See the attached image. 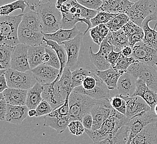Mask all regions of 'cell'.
<instances>
[{"label":"cell","mask_w":157,"mask_h":144,"mask_svg":"<svg viewBox=\"0 0 157 144\" xmlns=\"http://www.w3.org/2000/svg\"><path fill=\"white\" fill-rule=\"evenodd\" d=\"M129 120L125 115L113 109L110 116L99 129L95 131L85 129V132L94 142L103 141L115 134L123 126L127 125Z\"/></svg>","instance_id":"1"},{"label":"cell","mask_w":157,"mask_h":144,"mask_svg":"<svg viewBox=\"0 0 157 144\" xmlns=\"http://www.w3.org/2000/svg\"><path fill=\"white\" fill-rule=\"evenodd\" d=\"M41 1L35 12L39 16L42 23V33H54L61 28L62 14L56 7V1Z\"/></svg>","instance_id":"2"},{"label":"cell","mask_w":157,"mask_h":144,"mask_svg":"<svg viewBox=\"0 0 157 144\" xmlns=\"http://www.w3.org/2000/svg\"><path fill=\"white\" fill-rule=\"evenodd\" d=\"M24 14L0 16V45L16 47L20 44L18 30Z\"/></svg>","instance_id":"3"},{"label":"cell","mask_w":157,"mask_h":144,"mask_svg":"<svg viewBox=\"0 0 157 144\" xmlns=\"http://www.w3.org/2000/svg\"><path fill=\"white\" fill-rule=\"evenodd\" d=\"M97 101L83 94L73 90L69 99V116L70 119L72 121L79 120L82 121L85 114L90 113L92 108L97 104Z\"/></svg>","instance_id":"4"},{"label":"cell","mask_w":157,"mask_h":144,"mask_svg":"<svg viewBox=\"0 0 157 144\" xmlns=\"http://www.w3.org/2000/svg\"><path fill=\"white\" fill-rule=\"evenodd\" d=\"M127 72L136 80H142L151 90L157 93V70L136 60L132 64Z\"/></svg>","instance_id":"5"},{"label":"cell","mask_w":157,"mask_h":144,"mask_svg":"<svg viewBox=\"0 0 157 144\" xmlns=\"http://www.w3.org/2000/svg\"><path fill=\"white\" fill-rule=\"evenodd\" d=\"M5 75L9 88L28 90L37 83L31 70L21 72L10 68L6 70Z\"/></svg>","instance_id":"6"},{"label":"cell","mask_w":157,"mask_h":144,"mask_svg":"<svg viewBox=\"0 0 157 144\" xmlns=\"http://www.w3.org/2000/svg\"><path fill=\"white\" fill-rule=\"evenodd\" d=\"M156 4L152 0H137L127 13L133 23L142 27V23L148 16L154 13Z\"/></svg>","instance_id":"7"},{"label":"cell","mask_w":157,"mask_h":144,"mask_svg":"<svg viewBox=\"0 0 157 144\" xmlns=\"http://www.w3.org/2000/svg\"><path fill=\"white\" fill-rule=\"evenodd\" d=\"M157 123V115L154 110H150L130 119L127 124L129 130V135L127 144L132 140L150 124Z\"/></svg>","instance_id":"8"},{"label":"cell","mask_w":157,"mask_h":144,"mask_svg":"<svg viewBox=\"0 0 157 144\" xmlns=\"http://www.w3.org/2000/svg\"><path fill=\"white\" fill-rule=\"evenodd\" d=\"M113 49V46L110 45L108 37L100 45L99 51L94 53L90 46L89 48V54L91 62L96 67L97 70L104 71L111 68V65L108 61V56Z\"/></svg>","instance_id":"9"},{"label":"cell","mask_w":157,"mask_h":144,"mask_svg":"<svg viewBox=\"0 0 157 144\" xmlns=\"http://www.w3.org/2000/svg\"><path fill=\"white\" fill-rule=\"evenodd\" d=\"M113 108H112L110 99H103L97 101L91 110L90 114L93 118V125L91 130L95 131L100 127L112 114Z\"/></svg>","instance_id":"10"},{"label":"cell","mask_w":157,"mask_h":144,"mask_svg":"<svg viewBox=\"0 0 157 144\" xmlns=\"http://www.w3.org/2000/svg\"><path fill=\"white\" fill-rule=\"evenodd\" d=\"M131 57L140 63L149 66H156L157 68V50L143 42L138 43L133 47Z\"/></svg>","instance_id":"11"},{"label":"cell","mask_w":157,"mask_h":144,"mask_svg":"<svg viewBox=\"0 0 157 144\" xmlns=\"http://www.w3.org/2000/svg\"><path fill=\"white\" fill-rule=\"evenodd\" d=\"M84 36V33L80 32L74 39L63 42L62 44L65 47L67 57L66 67L72 72L75 70Z\"/></svg>","instance_id":"12"},{"label":"cell","mask_w":157,"mask_h":144,"mask_svg":"<svg viewBox=\"0 0 157 144\" xmlns=\"http://www.w3.org/2000/svg\"><path fill=\"white\" fill-rule=\"evenodd\" d=\"M29 48V46L21 43L16 46L11 61V69L21 72L30 71L28 59Z\"/></svg>","instance_id":"13"},{"label":"cell","mask_w":157,"mask_h":144,"mask_svg":"<svg viewBox=\"0 0 157 144\" xmlns=\"http://www.w3.org/2000/svg\"><path fill=\"white\" fill-rule=\"evenodd\" d=\"M18 37L20 43L29 47L41 45L44 42V36L41 32L31 29L22 22L18 27Z\"/></svg>","instance_id":"14"},{"label":"cell","mask_w":157,"mask_h":144,"mask_svg":"<svg viewBox=\"0 0 157 144\" xmlns=\"http://www.w3.org/2000/svg\"><path fill=\"white\" fill-rule=\"evenodd\" d=\"M127 103L126 117L129 119L151 110V108L139 96H124L118 95Z\"/></svg>","instance_id":"15"},{"label":"cell","mask_w":157,"mask_h":144,"mask_svg":"<svg viewBox=\"0 0 157 144\" xmlns=\"http://www.w3.org/2000/svg\"><path fill=\"white\" fill-rule=\"evenodd\" d=\"M31 72L37 83L44 85L53 83L58 78L60 70L42 64L31 70Z\"/></svg>","instance_id":"16"},{"label":"cell","mask_w":157,"mask_h":144,"mask_svg":"<svg viewBox=\"0 0 157 144\" xmlns=\"http://www.w3.org/2000/svg\"><path fill=\"white\" fill-rule=\"evenodd\" d=\"M42 86V99L50 104L53 110L63 105L66 99H64L62 95L56 81Z\"/></svg>","instance_id":"17"},{"label":"cell","mask_w":157,"mask_h":144,"mask_svg":"<svg viewBox=\"0 0 157 144\" xmlns=\"http://www.w3.org/2000/svg\"><path fill=\"white\" fill-rule=\"evenodd\" d=\"M136 2L128 0L103 1V5L100 7L98 11L108 12L113 14H127L131 7L133 6Z\"/></svg>","instance_id":"18"},{"label":"cell","mask_w":157,"mask_h":144,"mask_svg":"<svg viewBox=\"0 0 157 144\" xmlns=\"http://www.w3.org/2000/svg\"><path fill=\"white\" fill-rule=\"evenodd\" d=\"M151 21H157V12H154L153 14L148 16L142 23V28L144 32L143 42L157 50V31L155 30L157 23L155 24L154 28L151 29L149 26V23Z\"/></svg>","instance_id":"19"},{"label":"cell","mask_w":157,"mask_h":144,"mask_svg":"<svg viewBox=\"0 0 157 144\" xmlns=\"http://www.w3.org/2000/svg\"><path fill=\"white\" fill-rule=\"evenodd\" d=\"M132 96H139L149 105L152 110L157 104V93L148 87L142 80H136V89Z\"/></svg>","instance_id":"20"},{"label":"cell","mask_w":157,"mask_h":144,"mask_svg":"<svg viewBox=\"0 0 157 144\" xmlns=\"http://www.w3.org/2000/svg\"><path fill=\"white\" fill-rule=\"evenodd\" d=\"M130 144H157V123L149 124L133 139Z\"/></svg>","instance_id":"21"},{"label":"cell","mask_w":157,"mask_h":144,"mask_svg":"<svg viewBox=\"0 0 157 144\" xmlns=\"http://www.w3.org/2000/svg\"><path fill=\"white\" fill-rule=\"evenodd\" d=\"M29 108L26 105L15 106L7 104L6 120L9 123L21 125L28 116Z\"/></svg>","instance_id":"22"},{"label":"cell","mask_w":157,"mask_h":144,"mask_svg":"<svg viewBox=\"0 0 157 144\" xmlns=\"http://www.w3.org/2000/svg\"><path fill=\"white\" fill-rule=\"evenodd\" d=\"M136 79L128 72L119 79L117 84L118 95L132 96L136 89Z\"/></svg>","instance_id":"23"},{"label":"cell","mask_w":157,"mask_h":144,"mask_svg":"<svg viewBox=\"0 0 157 144\" xmlns=\"http://www.w3.org/2000/svg\"><path fill=\"white\" fill-rule=\"evenodd\" d=\"M121 29L127 35L130 47L133 48L138 43L143 42L144 37L143 30L132 21H129Z\"/></svg>","instance_id":"24"},{"label":"cell","mask_w":157,"mask_h":144,"mask_svg":"<svg viewBox=\"0 0 157 144\" xmlns=\"http://www.w3.org/2000/svg\"><path fill=\"white\" fill-rule=\"evenodd\" d=\"M28 90L8 88L3 91V96L6 102L10 105L15 106L26 105Z\"/></svg>","instance_id":"25"},{"label":"cell","mask_w":157,"mask_h":144,"mask_svg":"<svg viewBox=\"0 0 157 144\" xmlns=\"http://www.w3.org/2000/svg\"><path fill=\"white\" fill-rule=\"evenodd\" d=\"M80 32L76 26L71 30H64L61 28L54 33H42L45 38L47 40L52 41L61 45L63 43L74 39Z\"/></svg>","instance_id":"26"},{"label":"cell","mask_w":157,"mask_h":144,"mask_svg":"<svg viewBox=\"0 0 157 144\" xmlns=\"http://www.w3.org/2000/svg\"><path fill=\"white\" fill-rule=\"evenodd\" d=\"M74 91L78 93H82L87 96H89L92 99L99 100L103 99H110V93L109 89L106 84L101 79L100 80L97 84V87L93 90L86 92L82 90L80 87H76L74 89Z\"/></svg>","instance_id":"27"},{"label":"cell","mask_w":157,"mask_h":144,"mask_svg":"<svg viewBox=\"0 0 157 144\" xmlns=\"http://www.w3.org/2000/svg\"><path fill=\"white\" fill-rule=\"evenodd\" d=\"M95 72L98 77L106 84L109 90L117 89L119 79L123 75L121 73L115 70L112 67L104 71L96 70Z\"/></svg>","instance_id":"28"},{"label":"cell","mask_w":157,"mask_h":144,"mask_svg":"<svg viewBox=\"0 0 157 144\" xmlns=\"http://www.w3.org/2000/svg\"><path fill=\"white\" fill-rule=\"evenodd\" d=\"M47 45L45 42L41 45L29 47L28 51V59L31 70L42 64V56L45 53Z\"/></svg>","instance_id":"29"},{"label":"cell","mask_w":157,"mask_h":144,"mask_svg":"<svg viewBox=\"0 0 157 144\" xmlns=\"http://www.w3.org/2000/svg\"><path fill=\"white\" fill-rule=\"evenodd\" d=\"M43 86L39 83L35 84L27 92L26 105L29 110L36 109L40 103L42 102Z\"/></svg>","instance_id":"30"},{"label":"cell","mask_w":157,"mask_h":144,"mask_svg":"<svg viewBox=\"0 0 157 144\" xmlns=\"http://www.w3.org/2000/svg\"><path fill=\"white\" fill-rule=\"evenodd\" d=\"M44 126L50 127L55 130L58 134H61L65 131L70 122L72 120L69 116L62 118L51 117L46 115L44 117Z\"/></svg>","instance_id":"31"},{"label":"cell","mask_w":157,"mask_h":144,"mask_svg":"<svg viewBox=\"0 0 157 144\" xmlns=\"http://www.w3.org/2000/svg\"><path fill=\"white\" fill-rule=\"evenodd\" d=\"M108 38L110 45L115 47L117 52H121L123 48L129 46L128 38L122 29L117 32H110Z\"/></svg>","instance_id":"32"},{"label":"cell","mask_w":157,"mask_h":144,"mask_svg":"<svg viewBox=\"0 0 157 144\" xmlns=\"http://www.w3.org/2000/svg\"><path fill=\"white\" fill-rule=\"evenodd\" d=\"M71 70L65 67L59 81H56L59 90L65 99L73 92L71 87Z\"/></svg>","instance_id":"33"},{"label":"cell","mask_w":157,"mask_h":144,"mask_svg":"<svg viewBox=\"0 0 157 144\" xmlns=\"http://www.w3.org/2000/svg\"><path fill=\"white\" fill-rule=\"evenodd\" d=\"M129 135V130L127 125L123 126L115 134L103 141L93 144H127Z\"/></svg>","instance_id":"34"},{"label":"cell","mask_w":157,"mask_h":144,"mask_svg":"<svg viewBox=\"0 0 157 144\" xmlns=\"http://www.w3.org/2000/svg\"><path fill=\"white\" fill-rule=\"evenodd\" d=\"M44 41L45 42L47 45L52 47L56 52V54L58 55V58H59L60 62V73H59L58 77L60 78L61 76L63 74V69H65V68L66 67L67 61V52L65 51V47L63 45H60L54 41L46 39L45 37L44 39Z\"/></svg>","instance_id":"35"},{"label":"cell","mask_w":157,"mask_h":144,"mask_svg":"<svg viewBox=\"0 0 157 144\" xmlns=\"http://www.w3.org/2000/svg\"><path fill=\"white\" fill-rule=\"evenodd\" d=\"M15 47L0 45V69L7 70L11 68V61Z\"/></svg>","instance_id":"36"},{"label":"cell","mask_w":157,"mask_h":144,"mask_svg":"<svg viewBox=\"0 0 157 144\" xmlns=\"http://www.w3.org/2000/svg\"><path fill=\"white\" fill-rule=\"evenodd\" d=\"M22 22L32 30L39 32H42L41 21L36 12L31 11L24 14Z\"/></svg>","instance_id":"37"},{"label":"cell","mask_w":157,"mask_h":144,"mask_svg":"<svg viewBox=\"0 0 157 144\" xmlns=\"http://www.w3.org/2000/svg\"><path fill=\"white\" fill-rule=\"evenodd\" d=\"M89 32L93 41L98 45H100L108 36L110 31L106 24H100L92 28L89 30Z\"/></svg>","instance_id":"38"},{"label":"cell","mask_w":157,"mask_h":144,"mask_svg":"<svg viewBox=\"0 0 157 144\" xmlns=\"http://www.w3.org/2000/svg\"><path fill=\"white\" fill-rule=\"evenodd\" d=\"M94 72L90 70L80 68L76 69L71 74V87L74 90L75 88L82 86V82L88 76L92 75Z\"/></svg>","instance_id":"39"},{"label":"cell","mask_w":157,"mask_h":144,"mask_svg":"<svg viewBox=\"0 0 157 144\" xmlns=\"http://www.w3.org/2000/svg\"><path fill=\"white\" fill-rule=\"evenodd\" d=\"M27 7L26 1H16L1 6L0 7V15L9 16L10 14L17 9H21V12L23 13Z\"/></svg>","instance_id":"40"},{"label":"cell","mask_w":157,"mask_h":144,"mask_svg":"<svg viewBox=\"0 0 157 144\" xmlns=\"http://www.w3.org/2000/svg\"><path fill=\"white\" fill-rule=\"evenodd\" d=\"M130 18L125 13L118 14L111 21L106 24L110 32H117L121 30L127 23L130 21Z\"/></svg>","instance_id":"41"},{"label":"cell","mask_w":157,"mask_h":144,"mask_svg":"<svg viewBox=\"0 0 157 144\" xmlns=\"http://www.w3.org/2000/svg\"><path fill=\"white\" fill-rule=\"evenodd\" d=\"M136 61L133 57H125L121 53L115 66L112 68L123 75L124 73H127L129 67Z\"/></svg>","instance_id":"42"},{"label":"cell","mask_w":157,"mask_h":144,"mask_svg":"<svg viewBox=\"0 0 157 144\" xmlns=\"http://www.w3.org/2000/svg\"><path fill=\"white\" fill-rule=\"evenodd\" d=\"M117 15L118 14H113L108 12H98L97 16L90 20L92 28L97 27L100 24H107Z\"/></svg>","instance_id":"43"},{"label":"cell","mask_w":157,"mask_h":144,"mask_svg":"<svg viewBox=\"0 0 157 144\" xmlns=\"http://www.w3.org/2000/svg\"><path fill=\"white\" fill-rule=\"evenodd\" d=\"M70 95L67 96V99L65 101L63 105H61L59 108H56L48 116L51 117H57V118H62L69 116V99Z\"/></svg>","instance_id":"44"},{"label":"cell","mask_w":157,"mask_h":144,"mask_svg":"<svg viewBox=\"0 0 157 144\" xmlns=\"http://www.w3.org/2000/svg\"><path fill=\"white\" fill-rule=\"evenodd\" d=\"M100 80L98 75L95 74V72L92 75L88 76L85 78L82 82V86H80L82 90L89 92L93 90L97 87V84Z\"/></svg>","instance_id":"45"},{"label":"cell","mask_w":157,"mask_h":144,"mask_svg":"<svg viewBox=\"0 0 157 144\" xmlns=\"http://www.w3.org/2000/svg\"><path fill=\"white\" fill-rule=\"evenodd\" d=\"M67 128L72 134L78 136L82 135L85 130L82 121L79 120H73L70 121Z\"/></svg>","instance_id":"46"},{"label":"cell","mask_w":157,"mask_h":144,"mask_svg":"<svg viewBox=\"0 0 157 144\" xmlns=\"http://www.w3.org/2000/svg\"><path fill=\"white\" fill-rule=\"evenodd\" d=\"M45 52L48 53L50 55V59L48 63H46V65L54 67L57 69H60V62L58 58V55L56 53L54 50L48 45L45 48Z\"/></svg>","instance_id":"47"},{"label":"cell","mask_w":157,"mask_h":144,"mask_svg":"<svg viewBox=\"0 0 157 144\" xmlns=\"http://www.w3.org/2000/svg\"><path fill=\"white\" fill-rule=\"evenodd\" d=\"M35 110L36 111V115L35 117H40L43 116L45 117L53 111V109L52 108L51 105L44 99L40 103L39 105L37 106Z\"/></svg>","instance_id":"48"},{"label":"cell","mask_w":157,"mask_h":144,"mask_svg":"<svg viewBox=\"0 0 157 144\" xmlns=\"http://www.w3.org/2000/svg\"><path fill=\"white\" fill-rule=\"evenodd\" d=\"M78 2L80 5L88 9L97 11H99L103 3V1L101 0H78Z\"/></svg>","instance_id":"49"},{"label":"cell","mask_w":157,"mask_h":144,"mask_svg":"<svg viewBox=\"0 0 157 144\" xmlns=\"http://www.w3.org/2000/svg\"><path fill=\"white\" fill-rule=\"evenodd\" d=\"M82 122L85 129L91 130L93 125V118L91 114L90 113L85 114L82 119Z\"/></svg>","instance_id":"50"},{"label":"cell","mask_w":157,"mask_h":144,"mask_svg":"<svg viewBox=\"0 0 157 144\" xmlns=\"http://www.w3.org/2000/svg\"><path fill=\"white\" fill-rule=\"evenodd\" d=\"M121 53V52L114 51V49L109 53L107 59H108V62L111 65V67H113L115 66V64L118 60V58H119Z\"/></svg>","instance_id":"51"},{"label":"cell","mask_w":157,"mask_h":144,"mask_svg":"<svg viewBox=\"0 0 157 144\" xmlns=\"http://www.w3.org/2000/svg\"><path fill=\"white\" fill-rule=\"evenodd\" d=\"M6 70H0V93H2L3 91L9 88L7 85L5 73Z\"/></svg>","instance_id":"52"},{"label":"cell","mask_w":157,"mask_h":144,"mask_svg":"<svg viewBox=\"0 0 157 144\" xmlns=\"http://www.w3.org/2000/svg\"><path fill=\"white\" fill-rule=\"evenodd\" d=\"M123 102H124V100L118 96V95L110 99V103L111 106L112 108L115 110L121 107V105H123Z\"/></svg>","instance_id":"53"},{"label":"cell","mask_w":157,"mask_h":144,"mask_svg":"<svg viewBox=\"0 0 157 144\" xmlns=\"http://www.w3.org/2000/svg\"><path fill=\"white\" fill-rule=\"evenodd\" d=\"M7 103L5 100H0V120H6Z\"/></svg>","instance_id":"54"},{"label":"cell","mask_w":157,"mask_h":144,"mask_svg":"<svg viewBox=\"0 0 157 144\" xmlns=\"http://www.w3.org/2000/svg\"><path fill=\"white\" fill-rule=\"evenodd\" d=\"M121 53L125 57H130L133 53V48L130 46H127L121 50Z\"/></svg>","instance_id":"55"},{"label":"cell","mask_w":157,"mask_h":144,"mask_svg":"<svg viewBox=\"0 0 157 144\" xmlns=\"http://www.w3.org/2000/svg\"><path fill=\"white\" fill-rule=\"evenodd\" d=\"M50 59V55L48 54V53L46 52L44 53V54L42 56V64H46V63H48Z\"/></svg>","instance_id":"56"},{"label":"cell","mask_w":157,"mask_h":144,"mask_svg":"<svg viewBox=\"0 0 157 144\" xmlns=\"http://www.w3.org/2000/svg\"><path fill=\"white\" fill-rule=\"evenodd\" d=\"M67 0H58L56 1V7L57 9H60L61 7L63 6V4L66 2Z\"/></svg>","instance_id":"57"},{"label":"cell","mask_w":157,"mask_h":144,"mask_svg":"<svg viewBox=\"0 0 157 144\" xmlns=\"http://www.w3.org/2000/svg\"><path fill=\"white\" fill-rule=\"evenodd\" d=\"M36 115V111L35 109H31L29 110L28 112V116L30 117H34Z\"/></svg>","instance_id":"58"},{"label":"cell","mask_w":157,"mask_h":144,"mask_svg":"<svg viewBox=\"0 0 157 144\" xmlns=\"http://www.w3.org/2000/svg\"><path fill=\"white\" fill-rule=\"evenodd\" d=\"M154 112H155V114L157 115V104L155 105V107H154Z\"/></svg>","instance_id":"59"}]
</instances>
